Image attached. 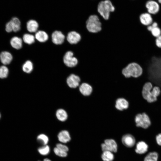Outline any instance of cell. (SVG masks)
<instances>
[{
  "label": "cell",
  "instance_id": "cell-12",
  "mask_svg": "<svg viewBox=\"0 0 161 161\" xmlns=\"http://www.w3.org/2000/svg\"><path fill=\"white\" fill-rule=\"evenodd\" d=\"M139 20L141 23L145 26L151 25L153 22L152 15L147 12L140 14L139 16Z\"/></svg>",
  "mask_w": 161,
  "mask_h": 161
},
{
  "label": "cell",
  "instance_id": "cell-6",
  "mask_svg": "<svg viewBox=\"0 0 161 161\" xmlns=\"http://www.w3.org/2000/svg\"><path fill=\"white\" fill-rule=\"evenodd\" d=\"M63 62L64 64L69 67H73L78 64L77 58L74 56V53L72 51H67L63 57Z\"/></svg>",
  "mask_w": 161,
  "mask_h": 161
},
{
  "label": "cell",
  "instance_id": "cell-26",
  "mask_svg": "<svg viewBox=\"0 0 161 161\" xmlns=\"http://www.w3.org/2000/svg\"><path fill=\"white\" fill-rule=\"evenodd\" d=\"M35 37L32 34L26 33L23 36V40L24 42L28 44L33 43L35 41Z\"/></svg>",
  "mask_w": 161,
  "mask_h": 161
},
{
  "label": "cell",
  "instance_id": "cell-40",
  "mask_svg": "<svg viewBox=\"0 0 161 161\" xmlns=\"http://www.w3.org/2000/svg\"><path fill=\"white\" fill-rule=\"evenodd\" d=\"M1 115L0 113V118H1Z\"/></svg>",
  "mask_w": 161,
  "mask_h": 161
},
{
  "label": "cell",
  "instance_id": "cell-9",
  "mask_svg": "<svg viewBox=\"0 0 161 161\" xmlns=\"http://www.w3.org/2000/svg\"><path fill=\"white\" fill-rule=\"evenodd\" d=\"M81 39L80 35L78 32L72 31L69 32L66 36L67 41L72 44H76L79 42Z\"/></svg>",
  "mask_w": 161,
  "mask_h": 161
},
{
  "label": "cell",
  "instance_id": "cell-15",
  "mask_svg": "<svg viewBox=\"0 0 161 161\" xmlns=\"http://www.w3.org/2000/svg\"><path fill=\"white\" fill-rule=\"evenodd\" d=\"M13 59V56L9 52L3 51L0 54V60L1 62L4 65L9 64Z\"/></svg>",
  "mask_w": 161,
  "mask_h": 161
},
{
  "label": "cell",
  "instance_id": "cell-29",
  "mask_svg": "<svg viewBox=\"0 0 161 161\" xmlns=\"http://www.w3.org/2000/svg\"><path fill=\"white\" fill-rule=\"evenodd\" d=\"M39 153L43 156H45L48 154L50 151V148L49 146L47 145H43L39 147L38 149Z\"/></svg>",
  "mask_w": 161,
  "mask_h": 161
},
{
  "label": "cell",
  "instance_id": "cell-4",
  "mask_svg": "<svg viewBox=\"0 0 161 161\" xmlns=\"http://www.w3.org/2000/svg\"><path fill=\"white\" fill-rule=\"evenodd\" d=\"M115 10L114 6L109 0L102 1L99 2L97 7V11L100 15L105 20L109 19L110 13Z\"/></svg>",
  "mask_w": 161,
  "mask_h": 161
},
{
  "label": "cell",
  "instance_id": "cell-8",
  "mask_svg": "<svg viewBox=\"0 0 161 161\" xmlns=\"http://www.w3.org/2000/svg\"><path fill=\"white\" fill-rule=\"evenodd\" d=\"M145 6L147 12L151 15H155L158 14L160 10V7L158 2L153 0L147 1Z\"/></svg>",
  "mask_w": 161,
  "mask_h": 161
},
{
  "label": "cell",
  "instance_id": "cell-35",
  "mask_svg": "<svg viewBox=\"0 0 161 161\" xmlns=\"http://www.w3.org/2000/svg\"><path fill=\"white\" fill-rule=\"evenodd\" d=\"M155 43L157 47L161 48V35L156 38Z\"/></svg>",
  "mask_w": 161,
  "mask_h": 161
},
{
  "label": "cell",
  "instance_id": "cell-36",
  "mask_svg": "<svg viewBox=\"0 0 161 161\" xmlns=\"http://www.w3.org/2000/svg\"><path fill=\"white\" fill-rule=\"evenodd\" d=\"M156 140L157 144L161 146V133L158 134L156 136Z\"/></svg>",
  "mask_w": 161,
  "mask_h": 161
},
{
  "label": "cell",
  "instance_id": "cell-18",
  "mask_svg": "<svg viewBox=\"0 0 161 161\" xmlns=\"http://www.w3.org/2000/svg\"><path fill=\"white\" fill-rule=\"evenodd\" d=\"M129 106V102L123 98H118L116 101L115 107L118 110L122 111L126 109Z\"/></svg>",
  "mask_w": 161,
  "mask_h": 161
},
{
  "label": "cell",
  "instance_id": "cell-25",
  "mask_svg": "<svg viewBox=\"0 0 161 161\" xmlns=\"http://www.w3.org/2000/svg\"><path fill=\"white\" fill-rule=\"evenodd\" d=\"M101 158L103 161H112L114 158L113 152L109 151H103Z\"/></svg>",
  "mask_w": 161,
  "mask_h": 161
},
{
  "label": "cell",
  "instance_id": "cell-1",
  "mask_svg": "<svg viewBox=\"0 0 161 161\" xmlns=\"http://www.w3.org/2000/svg\"><path fill=\"white\" fill-rule=\"evenodd\" d=\"M160 93V88L157 86L153 87L152 83L150 82L144 84L142 92L143 98L149 103L156 102Z\"/></svg>",
  "mask_w": 161,
  "mask_h": 161
},
{
  "label": "cell",
  "instance_id": "cell-24",
  "mask_svg": "<svg viewBox=\"0 0 161 161\" xmlns=\"http://www.w3.org/2000/svg\"><path fill=\"white\" fill-rule=\"evenodd\" d=\"M33 64L32 62L30 60L26 61L23 65L22 69L25 72L29 73H31L33 69Z\"/></svg>",
  "mask_w": 161,
  "mask_h": 161
},
{
  "label": "cell",
  "instance_id": "cell-19",
  "mask_svg": "<svg viewBox=\"0 0 161 161\" xmlns=\"http://www.w3.org/2000/svg\"><path fill=\"white\" fill-rule=\"evenodd\" d=\"M80 92L84 96L90 95L92 92V88L89 84L86 83H83L80 86L79 88Z\"/></svg>",
  "mask_w": 161,
  "mask_h": 161
},
{
  "label": "cell",
  "instance_id": "cell-27",
  "mask_svg": "<svg viewBox=\"0 0 161 161\" xmlns=\"http://www.w3.org/2000/svg\"><path fill=\"white\" fill-rule=\"evenodd\" d=\"M158 157V154L157 152H151L146 156L144 161H157Z\"/></svg>",
  "mask_w": 161,
  "mask_h": 161
},
{
  "label": "cell",
  "instance_id": "cell-23",
  "mask_svg": "<svg viewBox=\"0 0 161 161\" xmlns=\"http://www.w3.org/2000/svg\"><path fill=\"white\" fill-rule=\"evenodd\" d=\"M56 116L58 120L62 122L66 121L68 118L67 113L62 109H59L56 111Z\"/></svg>",
  "mask_w": 161,
  "mask_h": 161
},
{
  "label": "cell",
  "instance_id": "cell-16",
  "mask_svg": "<svg viewBox=\"0 0 161 161\" xmlns=\"http://www.w3.org/2000/svg\"><path fill=\"white\" fill-rule=\"evenodd\" d=\"M58 140L62 143H65L71 140V137L69 132L67 130H63L60 132L58 135Z\"/></svg>",
  "mask_w": 161,
  "mask_h": 161
},
{
  "label": "cell",
  "instance_id": "cell-13",
  "mask_svg": "<svg viewBox=\"0 0 161 161\" xmlns=\"http://www.w3.org/2000/svg\"><path fill=\"white\" fill-rule=\"evenodd\" d=\"M122 142L126 147L131 148L134 145L135 140L132 135L130 134H126L122 137Z\"/></svg>",
  "mask_w": 161,
  "mask_h": 161
},
{
  "label": "cell",
  "instance_id": "cell-22",
  "mask_svg": "<svg viewBox=\"0 0 161 161\" xmlns=\"http://www.w3.org/2000/svg\"><path fill=\"white\" fill-rule=\"evenodd\" d=\"M10 44L12 47L15 49H20L22 46V40L20 38L14 36L10 40Z\"/></svg>",
  "mask_w": 161,
  "mask_h": 161
},
{
  "label": "cell",
  "instance_id": "cell-33",
  "mask_svg": "<svg viewBox=\"0 0 161 161\" xmlns=\"http://www.w3.org/2000/svg\"><path fill=\"white\" fill-rule=\"evenodd\" d=\"M58 148L64 151L67 152L69 151L68 147L63 143H58L56 144V146Z\"/></svg>",
  "mask_w": 161,
  "mask_h": 161
},
{
  "label": "cell",
  "instance_id": "cell-11",
  "mask_svg": "<svg viewBox=\"0 0 161 161\" xmlns=\"http://www.w3.org/2000/svg\"><path fill=\"white\" fill-rule=\"evenodd\" d=\"M80 81V78L78 75L74 74L70 75L66 79V83L70 88H75L78 86Z\"/></svg>",
  "mask_w": 161,
  "mask_h": 161
},
{
  "label": "cell",
  "instance_id": "cell-14",
  "mask_svg": "<svg viewBox=\"0 0 161 161\" xmlns=\"http://www.w3.org/2000/svg\"><path fill=\"white\" fill-rule=\"evenodd\" d=\"M39 24L34 19H30L26 23V27L27 30L30 32H36L38 29Z\"/></svg>",
  "mask_w": 161,
  "mask_h": 161
},
{
  "label": "cell",
  "instance_id": "cell-7",
  "mask_svg": "<svg viewBox=\"0 0 161 161\" xmlns=\"http://www.w3.org/2000/svg\"><path fill=\"white\" fill-rule=\"evenodd\" d=\"M103 151H109L116 152L117 150V145L116 142L112 139H107L101 145Z\"/></svg>",
  "mask_w": 161,
  "mask_h": 161
},
{
  "label": "cell",
  "instance_id": "cell-28",
  "mask_svg": "<svg viewBox=\"0 0 161 161\" xmlns=\"http://www.w3.org/2000/svg\"><path fill=\"white\" fill-rule=\"evenodd\" d=\"M37 141L43 145H47L49 141L48 137L43 134H39L37 136Z\"/></svg>",
  "mask_w": 161,
  "mask_h": 161
},
{
  "label": "cell",
  "instance_id": "cell-38",
  "mask_svg": "<svg viewBox=\"0 0 161 161\" xmlns=\"http://www.w3.org/2000/svg\"><path fill=\"white\" fill-rule=\"evenodd\" d=\"M43 161H52L50 159L48 158H46L44 159Z\"/></svg>",
  "mask_w": 161,
  "mask_h": 161
},
{
  "label": "cell",
  "instance_id": "cell-10",
  "mask_svg": "<svg viewBox=\"0 0 161 161\" xmlns=\"http://www.w3.org/2000/svg\"><path fill=\"white\" fill-rule=\"evenodd\" d=\"M65 36L60 31L56 30L52 35V42L56 45L62 44L64 41Z\"/></svg>",
  "mask_w": 161,
  "mask_h": 161
},
{
  "label": "cell",
  "instance_id": "cell-37",
  "mask_svg": "<svg viewBox=\"0 0 161 161\" xmlns=\"http://www.w3.org/2000/svg\"><path fill=\"white\" fill-rule=\"evenodd\" d=\"M151 25L153 27H158V23L156 22H153L151 24Z\"/></svg>",
  "mask_w": 161,
  "mask_h": 161
},
{
  "label": "cell",
  "instance_id": "cell-5",
  "mask_svg": "<svg viewBox=\"0 0 161 161\" xmlns=\"http://www.w3.org/2000/svg\"><path fill=\"white\" fill-rule=\"evenodd\" d=\"M134 121L137 127L144 129H148L151 124L149 116L145 112L137 114L135 117Z\"/></svg>",
  "mask_w": 161,
  "mask_h": 161
},
{
  "label": "cell",
  "instance_id": "cell-32",
  "mask_svg": "<svg viewBox=\"0 0 161 161\" xmlns=\"http://www.w3.org/2000/svg\"><path fill=\"white\" fill-rule=\"evenodd\" d=\"M151 32L152 35L155 38L161 35V30L158 27H153Z\"/></svg>",
  "mask_w": 161,
  "mask_h": 161
},
{
  "label": "cell",
  "instance_id": "cell-30",
  "mask_svg": "<svg viewBox=\"0 0 161 161\" xmlns=\"http://www.w3.org/2000/svg\"><path fill=\"white\" fill-rule=\"evenodd\" d=\"M8 73L9 70L7 67L5 66L0 67V78L3 79L6 78Z\"/></svg>",
  "mask_w": 161,
  "mask_h": 161
},
{
  "label": "cell",
  "instance_id": "cell-31",
  "mask_svg": "<svg viewBox=\"0 0 161 161\" xmlns=\"http://www.w3.org/2000/svg\"><path fill=\"white\" fill-rule=\"evenodd\" d=\"M54 153L57 156L62 157H65L67 155V152L62 151L56 147L54 148L53 149Z\"/></svg>",
  "mask_w": 161,
  "mask_h": 161
},
{
  "label": "cell",
  "instance_id": "cell-39",
  "mask_svg": "<svg viewBox=\"0 0 161 161\" xmlns=\"http://www.w3.org/2000/svg\"><path fill=\"white\" fill-rule=\"evenodd\" d=\"M158 3L161 4V0H157Z\"/></svg>",
  "mask_w": 161,
  "mask_h": 161
},
{
  "label": "cell",
  "instance_id": "cell-17",
  "mask_svg": "<svg viewBox=\"0 0 161 161\" xmlns=\"http://www.w3.org/2000/svg\"><path fill=\"white\" fill-rule=\"evenodd\" d=\"M148 146L144 141H140L136 144L135 151L139 154H143L146 153L148 151Z\"/></svg>",
  "mask_w": 161,
  "mask_h": 161
},
{
  "label": "cell",
  "instance_id": "cell-3",
  "mask_svg": "<svg viewBox=\"0 0 161 161\" xmlns=\"http://www.w3.org/2000/svg\"><path fill=\"white\" fill-rule=\"evenodd\" d=\"M86 28L90 33L96 34L100 32L102 25L98 16L95 15L90 16L86 22Z\"/></svg>",
  "mask_w": 161,
  "mask_h": 161
},
{
  "label": "cell",
  "instance_id": "cell-21",
  "mask_svg": "<svg viewBox=\"0 0 161 161\" xmlns=\"http://www.w3.org/2000/svg\"><path fill=\"white\" fill-rule=\"evenodd\" d=\"M35 38L38 41L44 42L48 39V34L45 31L42 30L37 31L35 33Z\"/></svg>",
  "mask_w": 161,
  "mask_h": 161
},
{
  "label": "cell",
  "instance_id": "cell-20",
  "mask_svg": "<svg viewBox=\"0 0 161 161\" xmlns=\"http://www.w3.org/2000/svg\"><path fill=\"white\" fill-rule=\"evenodd\" d=\"M9 21L11 24L13 31L16 32L20 30L21 22L18 17H13Z\"/></svg>",
  "mask_w": 161,
  "mask_h": 161
},
{
  "label": "cell",
  "instance_id": "cell-34",
  "mask_svg": "<svg viewBox=\"0 0 161 161\" xmlns=\"http://www.w3.org/2000/svg\"><path fill=\"white\" fill-rule=\"evenodd\" d=\"M5 30L7 32H10L13 31V29L10 21L7 22L5 25Z\"/></svg>",
  "mask_w": 161,
  "mask_h": 161
},
{
  "label": "cell",
  "instance_id": "cell-2",
  "mask_svg": "<svg viewBox=\"0 0 161 161\" xmlns=\"http://www.w3.org/2000/svg\"><path fill=\"white\" fill-rule=\"evenodd\" d=\"M143 72L142 67L135 62L129 64L123 68L122 71L123 75L127 78H138L142 75Z\"/></svg>",
  "mask_w": 161,
  "mask_h": 161
}]
</instances>
